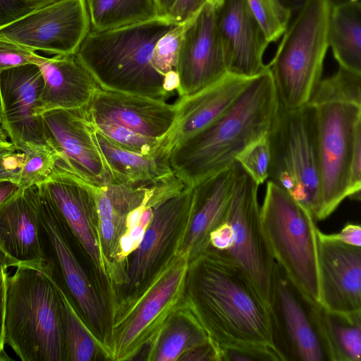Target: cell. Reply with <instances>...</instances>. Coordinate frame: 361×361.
<instances>
[{
    "instance_id": "obj_1",
    "label": "cell",
    "mask_w": 361,
    "mask_h": 361,
    "mask_svg": "<svg viewBox=\"0 0 361 361\" xmlns=\"http://www.w3.org/2000/svg\"><path fill=\"white\" fill-rule=\"evenodd\" d=\"M181 305L219 353L226 348H276L269 308L241 267L226 251L209 247L190 260Z\"/></svg>"
},
{
    "instance_id": "obj_2",
    "label": "cell",
    "mask_w": 361,
    "mask_h": 361,
    "mask_svg": "<svg viewBox=\"0 0 361 361\" xmlns=\"http://www.w3.org/2000/svg\"><path fill=\"white\" fill-rule=\"evenodd\" d=\"M279 101L268 68L252 78L235 102L217 119L175 147L169 154L173 173L185 186L229 167L253 141L268 135Z\"/></svg>"
},
{
    "instance_id": "obj_3",
    "label": "cell",
    "mask_w": 361,
    "mask_h": 361,
    "mask_svg": "<svg viewBox=\"0 0 361 361\" xmlns=\"http://www.w3.org/2000/svg\"><path fill=\"white\" fill-rule=\"evenodd\" d=\"M177 24L167 18L119 28L90 29L75 56L102 90L166 101L165 76L152 64L157 42Z\"/></svg>"
},
{
    "instance_id": "obj_4",
    "label": "cell",
    "mask_w": 361,
    "mask_h": 361,
    "mask_svg": "<svg viewBox=\"0 0 361 361\" xmlns=\"http://www.w3.org/2000/svg\"><path fill=\"white\" fill-rule=\"evenodd\" d=\"M5 343L23 361H67L60 292L44 269L20 265L8 276Z\"/></svg>"
},
{
    "instance_id": "obj_5",
    "label": "cell",
    "mask_w": 361,
    "mask_h": 361,
    "mask_svg": "<svg viewBox=\"0 0 361 361\" xmlns=\"http://www.w3.org/2000/svg\"><path fill=\"white\" fill-rule=\"evenodd\" d=\"M331 0H307L294 14L272 60L267 65L279 105L296 109L307 104L322 79L329 48Z\"/></svg>"
},
{
    "instance_id": "obj_6",
    "label": "cell",
    "mask_w": 361,
    "mask_h": 361,
    "mask_svg": "<svg viewBox=\"0 0 361 361\" xmlns=\"http://www.w3.org/2000/svg\"><path fill=\"white\" fill-rule=\"evenodd\" d=\"M314 220L289 192L267 180L261 221L270 251L301 296L310 304H319V229Z\"/></svg>"
},
{
    "instance_id": "obj_7",
    "label": "cell",
    "mask_w": 361,
    "mask_h": 361,
    "mask_svg": "<svg viewBox=\"0 0 361 361\" xmlns=\"http://www.w3.org/2000/svg\"><path fill=\"white\" fill-rule=\"evenodd\" d=\"M188 257L178 253L140 292L114 306L102 348L105 360H135L180 306Z\"/></svg>"
},
{
    "instance_id": "obj_8",
    "label": "cell",
    "mask_w": 361,
    "mask_h": 361,
    "mask_svg": "<svg viewBox=\"0 0 361 361\" xmlns=\"http://www.w3.org/2000/svg\"><path fill=\"white\" fill-rule=\"evenodd\" d=\"M271 159L267 180L305 207L314 219L320 210V176L314 108L279 105L268 135Z\"/></svg>"
},
{
    "instance_id": "obj_9",
    "label": "cell",
    "mask_w": 361,
    "mask_h": 361,
    "mask_svg": "<svg viewBox=\"0 0 361 361\" xmlns=\"http://www.w3.org/2000/svg\"><path fill=\"white\" fill-rule=\"evenodd\" d=\"M39 190L44 271L72 300L102 347L110 322L108 302L82 264L76 244L56 207Z\"/></svg>"
},
{
    "instance_id": "obj_10",
    "label": "cell",
    "mask_w": 361,
    "mask_h": 361,
    "mask_svg": "<svg viewBox=\"0 0 361 361\" xmlns=\"http://www.w3.org/2000/svg\"><path fill=\"white\" fill-rule=\"evenodd\" d=\"M310 105L314 110L320 176L317 220H324L348 197L351 159L361 135V104L329 101Z\"/></svg>"
},
{
    "instance_id": "obj_11",
    "label": "cell",
    "mask_w": 361,
    "mask_h": 361,
    "mask_svg": "<svg viewBox=\"0 0 361 361\" xmlns=\"http://www.w3.org/2000/svg\"><path fill=\"white\" fill-rule=\"evenodd\" d=\"M259 185L238 163L226 220L232 228L233 243L226 252L245 271L262 300L270 308L276 262L262 226L261 207L257 200Z\"/></svg>"
},
{
    "instance_id": "obj_12",
    "label": "cell",
    "mask_w": 361,
    "mask_h": 361,
    "mask_svg": "<svg viewBox=\"0 0 361 361\" xmlns=\"http://www.w3.org/2000/svg\"><path fill=\"white\" fill-rule=\"evenodd\" d=\"M192 197L193 188L185 186L154 207L152 220L140 243L127 259V281L118 291L114 307L144 289L178 254L189 221Z\"/></svg>"
},
{
    "instance_id": "obj_13",
    "label": "cell",
    "mask_w": 361,
    "mask_h": 361,
    "mask_svg": "<svg viewBox=\"0 0 361 361\" xmlns=\"http://www.w3.org/2000/svg\"><path fill=\"white\" fill-rule=\"evenodd\" d=\"M38 186L56 207L75 244L91 265L94 281L109 305L111 288L101 250L92 184L56 166L48 179Z\"/></svg>"
},
{
    "instance_id": "obj_14",
    "label": "cell",
    "mask_w": 361,
    "mask_h": 361,
    "mask_svg": "<svg viewBox=\"0 0 361 361\" xmlns=\"http://www.w3.org/2000/svg\"><path fill=\"white\" fill-rule=\"evenodd\" d=\"M91 29L86 0H58L0 27V38L33 51L75 54Z\"/></svg>"
},
{
    "instance_id": "obj_15",
    "label": "cell",
    "mask_w": 361,
    "mask_h": 361,
    "mask_svg": "<svg viewBox=\"0 0 361 361\" xmlns=\"http://www.w3.org/2000/svg\"><path fill=\"white\" fill-rule=\"evenodd\" d=\"M43 86L35 63L0 71L1 126L16 149L24 153L41 147L57 152L42 115L37 114Z\"/></svg>"
},
{
    "instance_id": "obj_16",
    "label": "cell",
    "mask_w": 361,
    "mask_h": 361,
    "mask_svg": "<svg viewBox=\"0 0 361 361\" xmlns=\"http://www.w3.org/2000/svg\"><path fill=\"white\" fill-rule=\"evenodd\" d=\"M176 73L179 97L195 94L227 73L216 8L209 2L186 22Z\"/></svg>"
},
{
    "instance_id": "obj_17",
    "label": "cell",
    "mask_w": 361,
    "mask_h": 361,
    "mask_svg": "<svg viewBox=\"0 0 361 361\" xmlns=\"http://www.w3.org/2000/svg\"><path fill=\"white\" fill-rule=\"evenodd\" d=\"M269 310L275 344L283 361L327 360L310 303L277 264Z\"/></svg>"
},
{
    "instance_id": "obj_18",
    "label": "cell",
    "mask_w": 361,
    "mask_h": 361,
    "mask_svg": "<svg viewBox=\"0 0 361 361\" xmlns=\"http://www.w3.org/2000/svg\"><path fill=\"white\" fill-rule=\"evenodd\" d=\"M152 183H111L104 186L92 184L97 204L101 250L112 302L127 281L126 266L120 257L121 240L126 232L130 214L145 202Z\"/></svg>"
},
{
    "instance_id": "obj_19",
    "label": "cell",
    "mask_w": 361,
    "mask_h": 361,
    "mask_svg": "<svg viewBox=\"0 0 361 361\" xmlns=\"http://www.w3.org/2000/svg\"><path fill=\"white\" fill-rule=\"evenodd\" d=\"M42 115L60 156L56 166L97 186L112 183L111 173L93 139L83 108L52 110Z\"/></svg>"
},
{
    "instance_id": "obj_20",
    "label": "cell",
    "mask_w": 361,
    "mask_h": 361,
    "mask_svg": "<svg viewBox=\"0 0 361 361\" xmlns=\"http://www.w3.org/2000/svg\"><path fill=\"white\" fill-rule=\"evenodd\" d=\"M83 111L93 124H114L159 142L171 129L176 116L174 104L101 88Z\"/></svg>"
},
{
    "instance_id": "obj_21",
    "label": "cell",
    "mask_w": 361,
    "mask_h": 361,
    "mask_svg": "<svg viewBox=\"0 0 361 361\" xmlns=\"http://www.w3.org/2000/svg\"><path fill=\"white\" fill-rule=\"evenodd\" d=\"M319 304L329 311L361 312V247L317 232Z\"/></svg>"
},
{
    "instance_id": "obj_22",
    "label": "cell",
    "mask_w": 361,
    "mask_h": 361,
    "mask_svg": "<svg viewBox=\"0 0 361 361\" xmlns=\"http://www.w3.org/2000/svg\"><path fill=\"white\" fill-rule=\"evenodd\" d=\"M216 21L227 73L254 78L267 68L263 56L269 42L246 0H223Z\"/></svg>"
},
{
    "instance_id": "obj_23",
    "label": "cell",
    "mask_w": 361,
    "mask_h": 361,
    "mask_svg": "<svg viewBox=\"0 0 361 361\" xmlns=\"http://www.w3.org/2000/svg\"><path fill=\"white\" fill-rule=\"evenodd\" d=\"M0 250L16 267L45 268L38 185L19 188L0 204Z\"/></svg>"
},
{
    "instance_id": "obj_24",
    "label": "cell",
    "mask_w": 361,
    "mask_h": 361,
    "mask_svg": "<svg viewBox=\"0 0 361 361\" xmlns=\"http://www.w3.org/2000/svg\"><path fill=\"white\" fill-rule=\"evenodd\" d=\"M252 78L227 73L215 83L175 103L174 122L161 140L159 154L169 158L171 151L220 117L238 99Z\"/></svg>"
},
{
    "instance_id": "obj_25",
    "label": "cell",
    "mask_w": 361,
    "mask_h": 361,
    "mask_svg": "<svg viewBox=\"0 0 361 361\" xmlns=\"http://www.w3.org/2000/svg\"><path fill=\"white\" fill-rule=\"evenodd\" d=\"M237 171L235 161L193 187L190 216L178 252L189 262L210 247L211 233L226 221Z\"/></svg>"
},
{
    "instance_id": "obj_26",
    "label": "cell",
    "mask_w": 361,
    "mask_h": 361,
    "mask_svg": "<svg viewBox=\"0 0 361 361\" xmlns=\"http://www.w3.org/2000/svg\"><path fill=\"white\" fill-rule=\"evenodd\" d=\"M44 86L37 114L52 110H77L88 104L100 88L75 54L43 57L36 64Z\"/></svg>"
},
{
    "instance_id": "obj_27",
    "label": "cell",
    "mask_w": 361,
    "mask_h": 361,
    "mask_svg": "<svg viewBox=\"0 0 361 361\" xmlns=\"http://www.w3.org/2000/svg\"><path fill=\"white\" fill-rule=\"evenodd\" d=\"M89 123L93 139L111 173L112 183H150L173 173L168 158L143 155L124 149Z\"/></svg>"
},
{
    "instance_id": "obj_28",
    "label": "cell",
    "mask_w": 361,
    "mask_h": 361,
    "mask_svg": "<svg viewBox=\"0 0 361 361\" xmlns=\"http://www.w3.org/2000/svg\"><path fill=\"white\" fill-rule=\"evenodd\" d=\"M310 307L327 360L360 361L361 312H333L320 304L310 303Z\"/></svg>"
},
{
    "instance_id": "obj_29",
    "label": "cell",
    "mask_w": 361,
    "mask_h": 361,
    "mask_svg": "<svg viewBox=\"0 0 361 361\" xmlns=\"http://www.w3.org/2000/svg\"><path fill=\"white\" fill-rule=\"evenodd\" d=\"M204 331L181 305L166 319L145 348L147 361H179L189 350L209 342Z\"/></svg>"
},
{
    "instance_id": "obj_30",
    "label": "cell",
    "mask_w": 361,
    "mask_h": 361,
    "mask_svg": "<svg viewBox=\"0 0 361 361\" xmlns=\"http://www.w3.org/2000/svg\"><path fill=\"white\" fill-rule=\"evenodd\" d=\"M328 36L339 66L361 73V0L332 4Z\"/></svg>"
},
{
    "instance_id": "obj_31",
    "label": "cell",
    "mask_w": 361,
    "mask_h": 361,
    "mask_svg": "<svg viewBox=\"0 0 361 361\" xmlns=\"http://www.w3.org/2000/svg\"><path fill=\"white\" fill-rule=\"evenodd\" d=\"M91 29L105 31L159 18L156 0H86Z\"/></svg>"
},
{
    "instance_id": "obj_32",
    "label": "cell",
    "mask_w": 361,
    "mask_h": 361,
    "mask_svg": "<svg viewBox=\"0 0 361 361\" xmlns=\"http://www.w3.org/2000/svg\"><path fill=\"white\" fill-rule=\"evenodd\" d=\"M57 286V285H56ZM67 361H93L104 357L102 347L72 300L59 286Z\"/></svg>"
},
{
    "instance_id": "obj_33",
    "label": "cell",
    "mask_w": 361,
    "mask_h": 361,
    "mask_svg": "<svg viewBox=\"0 0 361 361\" xmlns=\"http://www.w3.org/2000/svg\"><path fill=\"white\" fill-rule=\"evenodd\" d=\"M343 101L361 104V73L342 67L331 76L321 79L307 104Z\"/></svg>"
},
{
    "instance_id": "obj_34",
    "label": "cell",
    "mask_w": 361,
    "mask_h": 361,
    "mask_svg": "<svg viewBox=\"0 0 361 361\" xmlns=\"http://www.w3.org/2000/svg\"><path fill=\"white\" fill-rule=\"evenodd\" d=\"M262 27L268 42H276L283 35L291 19L292 13L281 0H246Z\"/></svg>"
},
{
    "instance_id": "obj_35",
    "label": "cell",
    "mask_w": 361,
    "mask_h": 361,
    "mask_svg": "<svg viewBox=\"0 0 361 361\" xmlns=\"http://www.w3.org/2000/svg\"><path fill=\"white\" fill-rule=\"evenodd\" d=\"M24 162L18 173L19 188L39 185L46 181L60 159L59 154L47 148H35L25 152Z\"/></svg>"
},
{
    "instance_id": "obj_36",
    "label": "cell",
    "mask_w": 361,
    "mask_h": 361,
    "mask_svg": "<svg viewBox=\"0 0 361 361\" xmlns=\"http://www.w3.org/2000/svg\"><path fill=\"white\" fill-rule=\"evenodd\" d=\"M268 135L249 144L235 158V161L259 185L269 176L271 152Z\"/></svg>"
},
{
    "instance_id": "obj_37",
    "label": "cell",
    "mask_w": 361,
    "mask_h": 361,
    "mask_svg": "<svg viewBox=\"0 0 361 361\" xmlns=\"http://www.w3.org/2000/svg\"><path fill=\"white\" fill-rule=\"evenodd\" d=\"M92 124L124 149L143 155H161L159 152V140L146 137L111 123Z\"/></svg>"
},
{
    "instance_id": "obj_38",
    "label": "cell",
    "mask_w": 361,
    "mask_h": 361,
    "mask_svg": "<svg viewBox=\"0 0 361 361\" xmlns=\"http://www.w3.org/2000/svg\"><path fill=\"white\" fill-rule=\"evenodd\" d=\"M186 23L176 25L157 42L152 55L154 68L164 76L176 72L181 38Z\"/></svg>"
},
{
    "instance_id": "obj_39",
    "label": "cell",
    "mask_w": 361,
    "mask_h": 361,
    "mask_svg": "<svg viewBox=\"0 0 361 361\" xmlns=\"http://www.w3.org/2000/svg\"><path fill=\"white\" fill-rule=\"evenodd\" d=\"M42 58L25 46L0 38V71L29 63L37 64Z\"/></svg>"
},
{
    "instance_id": "obj_40",
    "label": "cell",
    "mask_w": 361,
    "mask_h": 361,
    "mask_svg": "<svg viewBox=\"0 0 361 361\" xmlns=\"http://www.w3.org/2000/svg\"><path fill=\"white\" fill-rule=\"evenodd\" d=\"M208 0H176L166 17L175 24H183L192 18Z\"/></svg>"
},
{
    "instance_id": "obj_41",
    "label": "cell",
    "mask_w": 361,
    "mask_h": 361,
    "mask_svg": "<svg viewBox=\"0 0 361 361\" xmlns=\"http://www.w3.org/2000/svg\"><path fill=\"white\" fill-rule=\"evenodd\" d=\"M33 11L20 0H0V27Z\"/></svg>"
},
{
    "instance_id": "obj_42",
    "label": "cell",
    "mask_w": 361,
    "mask_h": 361,
    "mask_svg": "<svg viewBox=\"0 0 361 361\" xmlns=\"http://www.w3.org/2000/svg\"><path fill=\"white\" fill-rule=\"evenodd\" d=\"M7 270L0 274V358L2 361L12 360L4 350L5 343V313L7 279Z\"/></svg>"
},
{
    "instance_id": "obj_43",
    "label": "cell",
    "mask_w": 361,
    "mask_h": 361,
    "mask_svg": "<svg viewBox=\"0 0 361 361\" xmlns=\"http://www.w3.org/2000/svg\"><path fill=\"white\" fill-rule=\"evenodd\" d=\"M25 154L13 153L0 157V179L10 178L16 182L18 173L24 162Z\"/></svg>"
},
{
    "instance_id": "obj_44",
    "label": "cell",
    "mask_w": 361,
    "mask_h": 361,
    "mask_svg": "<svg viewBox=\"0 0 361 361\" xmlns=\"http://www.w3.org/2000/svg\"><path fill=\"white\" fill-rule=\"evenodd\" d=\"M233 243V231L231 225L226 221L210 234V247L221 251H228Z\"/></svg>"
},
{
    "instance_id": "obj_45",
    "label": "cell",
    "mask_w": 361,
    "mask_h": 361,
    "mask_svg": "<svg viewBox=\"0 0 361 361\" xmlns=\"http://www.w3.org/2000/svg\"><path fill=\"white\" fill-rule=\"evenodd\" d=\"M328 235L343 243L361 247V227L359 224H347L339 233Z\"/></svg>"
},
{
    "instance_id": "obj_46",
    "label": "cell",
    "mask_w": 361,
    "mask_h": 361,
    "mask_svg": "<svg viewBox=\"0 0 361 361\" xmlns=\"http://www.w3.org/2000/svg\"><path fill=\"white\" fill-rule=\"evenodd\" d=\"M18 188L19 186L14 180L10 178L0 179V204Z\"/></svg>"
},
{
    "instance_id": "obj_47",
    "label": "cell",
    "mask_w": 361,
    "mask_h": 361,
    "mask_svg": "<svg viewBox=\"0 0 361 361\" xmlns=\"http://www.w3.org/2000/svg\"><path fill=\"white\" fill-rule=\"evenodd\" d=\"M176 0H156L159 17L166 18Z\"/></svg>"
},
{
    "instance_id": "obj_48",
    "label": "cell",
    "mask_w": 361,
    "mask_h": 361,
    "mask_svg": "<svg viewBox=\"0 0 361 361\" xmlns=\"http://www.w3.org/2000/svg\"><path fill=\"white\" fill-rule=\"evenodd\" d=\"M307 0H281L282 4L288 8L293 16L304 4ZM333 4L337 3L343 0H331Z\"/></svg>"
},
{
    "instance_id": "obj_49",
    "label": "cell",
    "mask_w": 361,
    "mask_h": 361,
    "mask_svg": "<svg viewBox=\"0 0 361 361\" xmlns=\"http://www.w3.org/2000/svg\"><path fill=\"white\" fill-rule=\"evenodd\" d=\"M25 6L35 10L49 5L58 0H20Z\"/></svg>"
},
{
    "instance_id": "obj_50",
    "label": "cell",
    "mask_w": 361,
    "mask_h": 361,
    "mask_svg": "<svg viewBox=\"0 0 361 361\" xmlns=\"http://www.w3.org/2000/svg\"><path fill=\"white\" fill-rule=\"evenodd\" d=\"M16 147L11 142L6 140H0V157L8 155L15 153Z\"/></svg>"
},
{
    "instance_id": "obj_51",
    "label": "cell",
    "mask_w": 361,
    "mask_h": 361,
    "mask_svg": "<svg viewBox=\"0 0 361 361\" xmlns=\"http://www.w3.org/2000/svg\"><path fill=\"white\" fill-rule=\"evenodd\" d=\"M10 267H15L13 262L0 250V274Z\"/></svg>"
},
{
    "instance_id": "obj_52",
    "label": "cell",
    "mask_w": 361,
    "mask_h": 361,
    "mask_svg": "<svg viewBox=\"0 0 361 361\" xmlns=\"http://www.w3.org/2000/svg\"><path fill=\"white\" fill-rule=\"evenodd\" d=\"M223 0H208L207 2L212 4L215 8L218 7L221 3Z\"/></svg>"
},
{
    "instance_id": "obj_53",
    "label": "cell",
    "mask_w": 361,
    "mask_h": 361,
    "mask_svg": "<svg viewBox=\"0 0 361 361\" xmlns=\"http://www.w3.org/2000/svg\"><path fill=\"white\" fill-rule=\"evenodd\" d=\"M0 125H1V118H0ZM0 140H6V135L4 133V130L1 128H0Z\"/></svg>"
},
{
    "instance_id": "obj_54",
    "label": "cell",
    "mask_w": 361,
    "mask_h": 361,
    "mask_svg": "<svg viewBox=\"0 0 361 361\" xmlns=\"http://www.w3.org/2000/svg\"><path fill=\"white\" fill-rule=\"evenodd\" d=\"M0 361H2L1 358H0Z\"/></svg>"
}]
</instances>
